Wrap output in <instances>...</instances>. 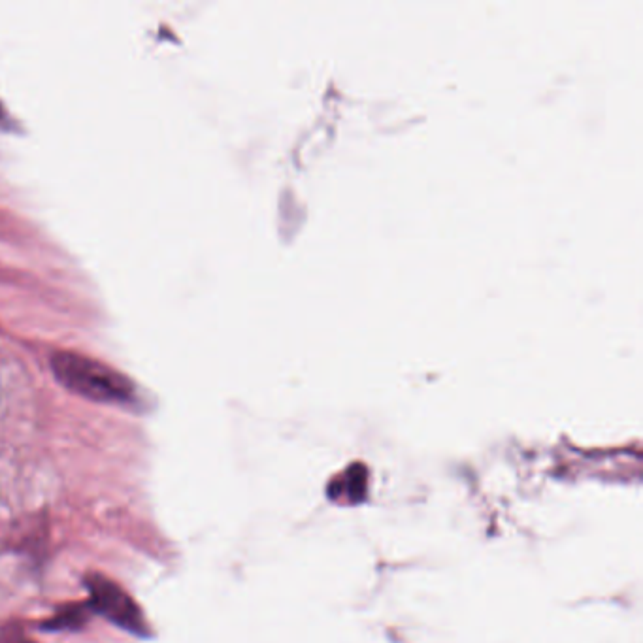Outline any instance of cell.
Here are the masks:
<instances>
[{
    "mask_svg": "<svg viewBox=\"0 0 643 643\" xmlns=\"http://www.w3.org/2000/svg\"><path fill=\"white\" fill-rule=\"evenodd\" d=\"M51 368L66 389L95 402H125L134 393L127 376L80 353H55Z\"/></svg>",
    "mask_w": 643,
    "mask_h": 643,
    "instance_id": "cell-1",
    "label": "cell"
},
{
    "mask_svg": "<svg viewBox=\"0 0 643 643\" xmlns=\"http://www.w3.org/2000/svg\"><path fill=\"white\" fill-rule=\"evenodd\" d=\"M85 585L91 596V608L102 617H106L110 623L131 632L134 636H140V638L151 636L148 621L142 610L114 581L102 578L99 574H91L85 579Z\"/></svg>",
    "mask_w": 643,
    "mask_h": 643,
    "instance_id": "cell-2",
    "label": "cell"
},
{
    "mask_svg": "<svg viewBox=\"0 0 643 643\" xmlns=\"http://www.w3.org/2000/svg\"><path fill=\"white\" fill-rule=\"evenodd\" d=\"M10 119H8V116H6V112H4V108L0 106V127H6V123H8Z\"/></svg>",
    "mask_w": 643,
    "mask_h": 643,
    "instance_id": "cell-3",
    "label": "cell"
},
{
    "mask_svg": "<svg viewBox=\"0 0 643 643\" xmlns=\"http://www.w3.org/2000/svg\"><path fill=\"white\" fill-rule=\"evenodd\" d=\"M14 643H34V642H29V640H17V642Z\"/></svg>",
    "mask_w": 643,
    "mask_h": 643,
    "instance_id": "cell-4",
    "label": "cell"
}]
</instances>
